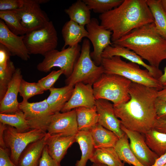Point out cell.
Returning a JSON list of instances; mask_svg holds the SVG:
<instances>
[{"mask_svg": "<svg viewBox=\"0 0 166 166\" xmlns=\"http://www.w3.org/2000/svg\"><path fill=\"white\" fill-rule=\"evenodd\" d=\"M65 12L70 20L81 26L87 25L91 19L90 10L83 0H77L65 9Z\"/></svg>", "mask_w": 166, "mask_h": 166, "instance_id": "cell-27", "label": "cell"}, {"mask_svg": "<svg viewBox=\"0 0 166 166\" xmlns=\"http://www.w3.org/2000/svg\"><path fill=\"white\" fill-rule=\"evenodd\" d=\"M101 65L105 73L118 75L132 82L153 88L158 91L163 88L158 79L148 70L141 68L136 63L124 61L119 56L102 58Z\"/></svg>", "mask_w": 166, "mask_h": 166, "instance_id": "cell-4", "label": "cell"}, {"mask_svg": "<svg viewBox=\"0 0 166 166\" xmlns=\"http://www.w3.org/2000/svg\"><path fill=\"white\" fill-rule=\"evenodd\" d=\"M11 56V54L7 48L0 43V66L6 65Z\"/></svg>", "mask_w": 166, "mask_h": 166, "instance_id": "cell-42", "label": "cell"}, {"mask_svg": "<svg viewBox=\"0 0 166 166\" xmlns=\"http://www.w3.org/2000/svg\"><path fill=\"white\" fill-rule=\"evenodd\" d=\"M90 44L87 38L83 41L80 56L70 76L65 80L66 85L74 86L78 83L93 85L104 73L102 66L97 65L90 55Z\"/></svg>", "mask_w": 166, "mask_h": 166, "instance_id": "cell-6", "label": "cell"}, {"mask_svg": "<svg viewBox=\"0 0 166 166\" xmlns=\"http://www.w3.org/2000/svg\"><path fill=\"white\" fill-rule=\"evenodd\" d=\"M92 166H108L105 164H102L93 163V164Z\"/></svg>", "mask_w": 166, "mask_h": 166, "instance_id": "cell-49", "label": "cell"}, {"mask_svg": "<svg viewBox=\"0 0 166 166\" xmlns=\"http://www.w3.org/2000/svg\"><path fill=\"white\" fill-rule=\"evenodd\" d=\"M74 88V86L67 85L61 88L53 87L49 89L50 93L46 101L54 114L61 112L70 98Z\"/></svg>", "mask_w": 166, "mask_h": 166, "instance_id": "cell-22", "label": "cell"}, {"mask_svg": "<svg viewBox=\"0 0 166 166\" xmlns=\"http://www.w3.org/2000/svg\"><path fill=\"white\" fill-rule=\"evenodd\" d=\"M24 0H0V11L14 10L22 7Z\"/></svg>", "mask_w": 166, "mask_h": 166, "instance_id": "cell-38", "label": "cell"}, {"mask_svg": "<svg viewBox=\"0 0 166 166\" xmlns=\"http://www.w3.org/2000/svg\"><path fill=\"white\" fill-rule=\"evenodd\" d=\"M100 25L112 33L113 42L132 30L154 22L146 0H124L118 7L100 14Z\"/></svg>", "mask_w": 166, "mask_h": 166, "instance_id": "cell-2", "label": "cell"}, {"mask_svg": "<svg viewBox=\"0 0 166 166\" xmlns=\"http://www.w3.org/2000/svg\"><path fill=\"white\" fill-rule=\"evenodd\" d=\"M20 68H16L7 91L0 101V113L13 114L21 109L17 100L20 84L22 79Z\"/></svg>", "mask_w": 166, "mask_h": 166, "instance_id": "cell-19", "label": "cell"}, {"mask_svg": "<svg viewBox=\"0 0 166 166\" xmlns=\"http://www.w3.org/2000/svg\"><path fill=\"white\" fill-rule=\"evenodd\" d=\"M115 56L122 57L130 62L142 66L157 79H159L163 74V73L159 68L147 64L140 57L133 51L117 44L112 43L105 49L101 55L102 58H109Z\"/></svg>", "mask_w": 166, "mask_h": 166, "instance_id": "cell-18", "label": "cell"}, {"mask_svg": "<svg viewBox=\"0 0 166 166\" xmlns=\"http://www.w3.org/2000/svg\"><path fill=\"white\" fill-rule=\"evenodd\" d=\"M154 19L159 33L166 39V13L162 6L161 0H146Z\"/></svg>", "mask_w": 166, "mask_h": 166, "instance_id": "cell-30", "label": "cell"}, {"mask_svg": "<svg viewBox=\"0 0 166 166\" xmlns=\"http://www.w3.org/2000/svg\"><path fill=\"white\" fill-rule=\"evenodd\" d=\"M164 166H166V164Z\"/></svg>", "mask_w": 166, "mask_h": 166, "instance_id": "cell-50", "label": "cell"}, {"mask_svg": "<svg viewBox=\"0 0 166 166\" xmlns=\"http://www.w3.org/2000/svg\"><path fill=\"white\" fill-rule=\"evenodd\" d=\"M14 10L27 33L44 27L49 21L37 0H24L22 7Z\"/></svg>", "mask_w": 166, "mask_h": 166, "instance_id": "cell-11", "label": "cell"}, {"mask_svg": "<svg viewBox=\"0 0 166 166\" xmlns=\"http://www.w3.org/2000/svg\"><path fill=\"white\" fill-rule=\"evenodd\" d=\"M19 108L24 113L30 129H39L47 132L54 114L50 110L46 99L32 103L22 100L19 103Z\"/></svg>", "mask_w": 166, "mask_h": 166, "instance_id": "cell-10", "label": "cell"}, {"mask_svg": "<svg viewBox=\"0 0 166 166\" xmlns=\"http://www.w3.org/2000/svg\"><path fill=\"white\" fill-rule=\"evenodd\" d=\"M128 137L125 133L116 143L114 148L120 159L123 162L134 166H144L137 159L132 151Z\"/></svg>", "mask_w": 166, "mask_h": 166, "instance_id": "cell-31", "label": "cell"}, {"mask_svg": "<svg viewBox=\"0 0 166 166\" xmlns=\"http://www.w3.org/2000/svg\"><path fill=\"white\" fill-rule=\"evenodd\" d=\"M157 98L166 101V86L157 92Z\"/></svg>", "mask_w": 166, "mask_h": 166, "instance_id": "cell-46", "label": "cell"}, {"mask_svg": "<svg viewBox=\"0 0 166 166\" xmlns=\"http://www.w3.org/2000/svg\"><path fill=\"white\" fill-rule=\"evenodd\" d=\"M162 6L166 13V0H161Z\"/></svg>", "mask_w": 166, "mask_h": 166, "instance_id": "cell-48", "label": "cell"}, {"mask_svg": "<svg viewBox=\"0 0 166 166\" xmlns=\"http://www.w3.org/2000/svg\"><path fill=\"white\" fill-rule=\"evenodd\" d=\"M89 160L93 163L108 166H124L114 148H95Z\"/></svg>", "mask_w": 166, "mask_h": 166, "instance_id": "cell-28", "label": "cell"}, {"mask_svg": "<svg viewBox=\"0 0 166 166\" xmlns=\"http://www.w3.org/2000/svg\"><path fill=\"white\" fill-rule=\"evenodd\" d=\"M166 164V152L159 156L152 166H164Z\"/></svg>", "mask_w": 166, "mask_h": 166, "instance_id": "cell-45", "label": "cell"}, {"mask_svg": "<svg viewBox=\"0 0 166 166\" xmlns=\"http://www.w3.org/2000/svg\"><path fill=\"white\" fill-rule=\"evenodd\" d=\"M46 135L42 138L29 144L21 155L18 165L38 166L46 145Z\"/></svg>", "mask_w": 166, "mask_h": 166, "instance_id": "cell-21", "label": "cell"}, {"mask_svg": "<svg viewBox=\"0 0 166 166\" xmlns=\"http://www.w3.org/2000/svg\"><path fill=\"white\" fill-rule=\"evenodd\" d=\"M93 85L82 83L76 84L72 95L61 112H68L80 107H92L96 105Z\"/></svg>", "mask_w": 166, "mask_h": 166, "instance_id": "cell-16", "label": "cell"}, {"mask_svg": "<svg viewBox=\"0 0 166 166\" xmlns=\"http://www.w3.org/2000/svg\"><path fill=\"white\" fill-rule=\"evenodd\" d=\"M86 26L88 35L87 38L92 43L93 50L90 53L91 58L97 66L101 65L102 54L105 49L111 45L112 33L100 25L97 19L91 18L90 22Z\"/></svg>", "mask_w": 166, "mask_h": 166, "instance_id": "cell-12", "label": "cell"}, {"mask_svg": "<svg viewBox=\"0 0 166 166\" xmlns=\"http://www.w3.org/2000/svg\"><path fill=\"white\" fill-rule=\"evenodd\" d=\"M156 89L132 82L127 102L113 105L115 113L126 128L144 134L152 129L156 119Z\"/></svg>", "mask_w": 166, "mask_h": 166, "instance_id": "cell-1", "label": "cell"}, {"mask_svg": "<svg viewBox=\"0 0 166 166\" xmlns=\"http://www.w3.org/2000/svg\"><path fill=\"white\" fill-rule=\"evenodd\" d=\"M6 125L0 122V148L5 149H6L3 139V134L6 128Z\"/></svg>", "mask_w": 166, "mask_h": 166, "instance_id": "cell-44", "label": "cell"}, {"mask_svg": "<svg viewBox=\"0 0 166 166\" xmlns=\"http://www.w3.org/2000/svg\"><path fill=\"white\" fill-rule=\"evenodd\" d=\"M58 40L57 32L52 21L44 27L24 35V42L30 54H39L44 56L56 49Z\"/></svg>", "mask_w": 166, "mask_h": 166, "instance_id": "cell-9", "label": "cell"}, {"mask_svg": "<svg viewBox=\"0 0 166 166\" xmlns=\"http://www.w3.org/2000/svg\"><path fill=\"white\" fill-rule=\"evenodd\" d=\"M132 82L121 76L104 73L93 85L95 98L111 101L113 105L126 103L130 98L129 89Z\"/></svg>", "mask_w": 166, "mask_h": 166, "instance_id": "cell-5", "label": "cell"}, {"mask_svg": "<svg viewBox=\"0 0 166 166\" xmlns=\"http://www.w3.org/2000/svg\"><path fill=\"white\" fill-rule=\"evenodd\" d=\"M75 142V136L50 134L47 132L46 134L45 146L48 153L53 159L60 163L68 149Z\"/></svg>", "mask_w": 166, "mask_h": 166, "instance_id": "cell-20", "label": "cell"}, {"mask_svg": "<svg viewBox=\"0 0 166 166\" xmlns=\"http://www.w3.org/2000/svg\"><path fill=\"white\" fill-rule=\"evenodd\" d=\"M81 46L77 44L72 47L62 49L61 51L55 49L47 53L43 61L38 64L37 69L47 73L54 67H58L63 72L66 77L72 73L81 52Z\"/></svg>", "mask_w": 166, "mask_h": 166, "instance_id": "cell-7", "label": "cell"}, {"mask_svg": "<svg viewBox=\"0 0 166 166\" xmlns=\"http://www.w3.org/2000/svg\"><path fill=\"white\" fill-rule=\"evenodd\" d=\"M152 128L160 132L166 133V120L157 119Z\"/></svg>", "mask_w": 166, "mask_h": 166, "instance_id": "cell-43", "label": "cell"}, {"mask_svg": "<svg viewBox=\"0 0 166 166\" xmlns=\"http://www.w3.org/2000/svg\"><path fill=\"white\" fill-rule=\"evenodd\" d=\"M0 122L14 128L19 132L30 130L21 110L13 114L0 113Z\"/></svg>", "mask_w": 166, "mask_h": 166, "instance_id": "cell-32", "label": "cell"}, {"mask_svg": "<svg viewBox=\"0 0 166 166\" xmlns=\"http://www.w3.org/2000/svg\"><path fill=\"white\" fill-rule=\"evenodd\" d=\"M13 62L10 59L6 65L0 66V101L4 97L8 85L12 78L15 71Z\"/></svg>", "mask_w": 166, "mask_h": 166, "instance_id": "cell-35", "label": "cell"}, {"mask_svg": "<svg viewBox=\"0 0 166 166\" xmlns=\"http://www.w3.org/2000/svg\"><path fill=\"white\" fill-rule=\"evenodd\" d=\"M121 128L129 139L130 148L138 160L144 166H152L159 156L148 146L144 134L129 129L121 124Z\"/></svg>", "mask_w": 166, "mask_h": 166, "instance_id": "cell-13", "label": "cell"}, {"mask_svg": "<svg viewBox=\"0 0 166 166\" xmlns=\"http://www.w3.org/2000/svg\"><path fill=\"white\" fill-rule=\"evenodd\" d=\"M61 34L64 41L62 49L65 48L67 46L72 47L78 44L83 38H87L88 35L85 26L70 20L64 25Z\"/></svg>", "mask_w": 166, "mask_h": 166, "instance_id": "cell-23", "label": "cell"}, {"mask_svg": "<svg viewBox=\"0 0 166 166\" xmlns=\"http://www.w3.org/2000/svg\"><path fill=\"white\" fill-rule=\"evenodd\" d=\"M112 43L130 49L154 67L159 68L166 60V39L158 32L154 22L135 29Z\"/></svg>", "mask_w": 166, "mask_h": 166, "instance_id": "cell-3", "label": "cell"}, {"mask_svg": "<svg viewBox=\"0 0 166 166\" xmlns=\"http://www.w3.org/2000/svg\"><path fill=\"white\" fill-rule=\"evenodd\" d=\"M24 35H17L12 32L5 22L0 20V43L10 51L11 56H16L22 60L30 58L29 53L24 42Z\"/></svg>", "mask_w": 166, "mask_h": 166, "instance_id": "cell-17", "label": "cell"}, {"mask_svg": "<svg viewBox=\"0 0 166 166\" xmlns=\"http://www.w3.org/2000/svg\"><path fill=\"white\" fill-rule=\"evenodd\" d=\"M63 74V72L61 69L53 70L47 76L38 80L37 83L44 91L49 90L53 87L60 76Z\"/></svg>", "mask_w": 166, "mask_h": 166, "instance_id": "cell-37", "label": "cell"}, {"mask_svg": "<svg viewBox=\"0 0 166 166\" xmlns=\"http://www.w3.org/2000/svg\"><path fill=\"white\" fill-rule=\"evenodd\" d=\"M0 18L14 34L22 36L27 33L22 25L20 19L14 10L0 11Z\"/></svg>", "mask_w": 166, "mask_h": 166, "instance_id": "cell-33", "label": "cell"}, {"mask_svg": "<svg viewBox=\"0 0 166 166\" xmlns=\"http://www.w3.org/2000/svg\"><path fill=\"white\" fill-rule=\"evenodd\" d=\"M157 119L166 120V101L157 98L155 102Z\"/></svg>", "mask_w": 166, "mask_h": 166, "instance_id": "cell-40", "label": "cell"}, {"mask_svg": "<svg viewBox=\"0 0 166 166\" xmlns=\"http://www.w3.org/2000/svg\"><path fill=\"white\" fill-rule=\"evenodd\" d=\"M95 148H114L119 138L98 123L90 130Z\"/></svg>", "mask_w": 166, "mask_h": 166, "instance_id": "cell-24", "label": "cell"}, {"mask_svg": "<svg viewBox=\"0 0 166 166\" xmlns=\"http://www.w3.org/2000/svg\"><path fill=\"white\" fill-rule=\"evenodd\" d=\"M78 131L90 130L98 122L99 116L96 105L92 107L75 109Z\"/></svg>", "mask_w": 166, "mask_h": 166, "instance_id": "cell-26", "label": "cell"}, {"mask_svg": "<svg viewBox=\"0 0 166 166\" xmlns=\"http://www.w3.org/2000/svg\"><path fill=\"white\" fill-rule=\"evenodd\" d=\"M46 133L37 129L19 132L14 128L6 125L3 137L11 160L18 165L20 156L26 147L30 143L42 138Z\"/></svg>", "mask_w": 166, "mask_h": 166, "instance_id": "cell-8", "label": "cell"}, {"mask_svg": "<svg viewBox=\"0 0 166 166\" xmlns=\"http://www.w3.org/2000/svg\"><path fill=\"white\" fill-rule=\"evenodd\" d=\"M38 166H61L60 163L53 159L45 147Z\"/></svg>", "mask_w": 166, "mask_h": 166, "instance_id": "cell-39", "label": "cell"}, {"mask_svg": "<svg viewBox=\"0 0 166 166\" xmlns=\"http://www.w3.org/2000/svg\"><path fill=\"white\" fill-rule=\"evenodd\" d=\"M78 131L75 109L58 112L52 116L47 133L65 136H75Z\"/></svg>", "mask_w": 166, "mask_h": 166, "instance_id": "cell-14", "label": "cell"}, {"mask_svg": "<svg viewBox=\"0 0 166 166\" xmlns=\"http://www.w3.org/2000/svg\"><path fill=\"white\" fill-rule=\"evenodd\" d=\"M158 80L163 87L166 86V65L164 68L162 75Z\"/></svg>", "mask_w": 166, "mask_h": 166, "instance_id": "cell-47", "label": "cell"}, {"mask_svg": "<svg viewBox=\"0 0 166 166\" xmlns=\"http://www.w3.org/2000/svg\"><path fill=\"white\" fill-rule=\"evenodd\" d=\"M124 0H83L90 10L102 14L120 5Z\"/></svg>", "mask_w": 166, "mask_h": 166, "instance_id": "cell-34", "label": "cell"}, {"mask_svg": "<svg viewBox=\"0 0 166 166\" xmlns=\"http://www.w3.org/2000/svg\"><path fill=\"white\" fill-rule=\"evenodd\" d=\"M144 135L148 146L159 157L166 152V133L152 128Z\"/></svg>", "mask_w": 166, "mask_h": 166, "instance_id": "cell-29", "label": "cell"}, {"mask_svg": "<svg viewBox=\"0 0 166 166\" xmlns=\"http://www.w3.org/2000/svg\"><path fill=\"white\" fill-rule=\"evenodd\" d=\"M0 166H18L11 160L7 149L0 148Z\"/></svg>", "mask_w": 166, "mask_h": 166, "instance_id": "cell-41", "label": "cell"}, {"mask_svg": "<svg viewBox=\"0 0 166 166\" xmlns=\"http://www.w3.org/2000/svg\"><path fill=\"white\" fill-rule=\"evenodd\" d=\"M75 139L76 142L79 145L81 152V158L77 161L75 165L86 166L95 149L90 131H78L75 136Z\"/></svg>", "mask_w": 166, "mask_h": 166, "instance_id": "cell-25", "label": "cell"}, {"mask_svg": "<svg viewBox=\"0 0 166 166\" xmlns=\"http://www.w3.org/2000/svg\"><path fill=\"white\" fill-rule=\"evenodd\" d=\"M44 91L37 82H29L23 79L22 80L19 87V93L23 98V100H28L35 95L42 94Z\"/></svg>", "mask_w": 166, "mask_h": 166, "instance_id": "cell-36", "label": "cell"}, {"mask_svg": "<svg viewBox=\"0 0 166 166\" xmlns=\"http://www.w3.org/2000/svg\"><path fill=\"white\" fill-rule=\"evenodd\" d=\"M96 106L99 116L98 123L122 137L125 134L121 128V120L116 116L113 104L103 99L96 100Z\"/></svg>", "mask_w": 166, "mask_h": 166, "instance_id": "cell-15", "label": "cell"}]
</instances>
